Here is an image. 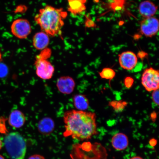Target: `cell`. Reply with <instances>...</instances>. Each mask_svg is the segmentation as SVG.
I'll use <instances>...</instances> for the list:
<instances>
[{
    "label": "cell",
    "mask_w": 159,
    "mask_h": 159,
    "mask_svg": "<svg viewBox=\"0 0 159 159\" xmlns=\"http://www.w3.org/2000/svg\"><path fill=\"white\" fill-rule=\"evenodd\" d=\"M28 159H45L44 157L38 154L34 155L30 157Z\"/></svg>",
    "instance_id": "22"
},
{
    "label": "cell",
    "mask_w": 159,
    "mask_h": 159,
    "mask_svg": "<svg viewBox=\"0 0 159 159\" xmlns=\"http://www.w3.org/2000/svg\"><path fill=\"white\" fill-rule=\"evenodd\" d=\"M119 61L122 68L126 70H132L136 66L138 58L134 52L127 51L119 55Z\"/></svg>",
    "instance_id": "8"
},
{
    "label": "cell",
    "mask_w": 159,
    "mask_h": 159,
    "mask_svg": "<svg viewBox=\"0 0 159 159\" xmlns=\"http://www.w3.org/2000/svg\"><path fill=\"white\" fill-rule=\"evenodd\" d=\"M68 11L73 15L80 14L85 9V0H67Z\"/></svg>",
    "instance_id": "15"
},
{
    "label": "cell",
    "mask_w": 159,
    "mask_h": 159,
    "mask_svg": "<svg viewBox=\"0 0 159 159\" xmlns=\"http://www.w3.org/2000/svg\"><path fill=\"white\" fill-rule=\"evenodd\" d=\"M57 86L60 92L63 94H69L74 90L75 83L70 77H62L57 80Z\"/></svg>",
    "instance_id": "9"
},
{
    "label": "cell",
    "mask_w": 159,
    "mask_h": 159,
    "mask_svg": "<svg viewBox=\"0 0 159 159\" xmlns=\"http://www.w3.org/2000/svg\"><path fill=\"white\" fill-rule=\"evenodd\" d=\"M67 13L61 8L47 5L39 10L35 20L42 31L49 35L55 36L61 33Z\"/></svg>",
    "instance_id": "2"
},
{
    "label": "cell",
    "mask_w": 159,
    "mask_h": 159,
    "mask_svg": "<svg viewBox=\"0 0 159 159\" xmlns=\"http://www.w3.org/2000/svg\"><path fill=\"white\" fill-rule=\"evenodd\" d=\"M1 57H2V55H1V52H0V60L1 59Z\"/></svg>",
    "instance_id": "26"
},
{
    "label": "cell",
    "mask_w": 159,
    "mask_h": 159,
    "mask_svg": "<svg viewBox=\"0 0 159 159\" xmlns=\"http://www.w3.org/2000/svg\"><path fill=\"white\" fill-rule=\"evenodd\" d=\"M139 14L144 18L154 17L158 10V7L149 0L141 2L139 6Z\"/></svg>",
    "instance_id": "10"
},
{
    "label": "cell",
    "mask_w": 159,
    "mask_h": 159,
    "mask_svg": "<svg viewBox=\"0 0 159 159\" xmlns=\"http://www.w3.org/2000/svg\"><path fill=\"white\" fill-rule=\"evenodd\" d=\"M142 83L148 92L159 89V71L152 67L145 70L142 75Z\"/></svg>",
    "instance_id": "5"
},
{
    "label": "cell",
    "mask_w": 159,
    "mask_h": 159,
    "mask_svg": "<svg viewBox=\"0 0 159 159\" xmlns=\"http://www.w3.org/2000/svg\"><path fill=\"white\" fill-rule=\"evenodd\" d=\"M49 41V35L44 32H39L34 36L33 44L35 49L39 50H43L48 45Z\"/></svg>",
    "instance_id": "12"
},
{
    "label": "cell",
    "mask_w": 159,
    "mask_h": 159,
    "mask_svg": "<svg viewBox=\"0 0 159 159\" xmlns=\"http://www.w3.org/2000/svg\"><path fill=\"white\" fill-rule=\"evenodd\" d=\"M113 148L117 151H123L128 148L129 141L128 136L122 133H119L114 135L111 139Z\"/></svg>",
    "instance_id": "11"
},
{
    "label": "cell",
    "mask_w": 159,
    "mask_h": 159,
    "mask_svg": "<svg viewBox=\"0 0 159 159\" xmlns=\"http://www.w3.org/2000/svg\"><path fill=\"white\" fill-rule=\"evenodd\" d=\"M7 152L11 159H23L26 152V144L23 137L17 132L8 134L4 139Z\"/></svg>",
    "instance_id": "3"
},
{
    "label": "cell",
    "mask_w": 159,
    "mask_h": 159,
    "mask_svg": "<svg viewBox=\"0 0 159 159\" xmlns=\"http://www.w3.org/2000/svg\"><path fill=\"white\" fill-rule=\"evenodd\" d=\"M8 72L7 67L5 65L0 64V77H5Z\"/></svg>",
    "instance_id": "19"
},
{
    "label": "cell",
    "mask_w": 159,
    "mask_h": 159,
    "mask_svg": "<svg viewBox=\"0 0 159 159\" xmlns=\"http://www.w3.org/2000/svg\"><path fill=\"white\" fill-rule=\"evenodd\" d=\"M0 159H5L3 157L0 155Z\"/></svg>",
    "instance_id": "25"
},
{
    "label": "cell",
    "mask_w": 159,
    "mask_h": 159,
    "mask_svg": "<svg viewBox=\"0 0 159 159\" xmlns=\"http://www.w3.org/2000/svg\"><path fill=\"white\" fill-rule=\"evenodd\" d=\"M159 27V21L157 18H146L140 22V32L145 37H152L158 33Z\"/></svg>",
    "instance_id": "7"
},
{
    "label": "cell",
    "mask_w": 159,
    "mask_h": 159,
    "mask_svg": "<svg viewBox=\"0 0 159 159\" xmlns=\"http://www.w3.org/2000/svg\"><path fill=\"white\" fill-rule=\"evenodd\" d=\"M125 84L127 87H130L132 86L133 83V80L130 77H127L125 81Z\"/></svg>",
    "instance_id": "21"
},
{
    "label": "cell",
    "mask_w": 159,
    "mask_h": 159,
    "mask_svg": "<svg viewBox=\"0 0 159 159\" xmlns=\"http://www.w3.org/2000/svg\"><path fill=\"white\" fill-rule=\"evenodd\" d=\"M51 54L50 50L46 48L36 57V73L40 78L45 80L51 79L55 71L54 67L48 59Z\"/></svg>",
    "instance_id": "4"
},
{
    "label": "cell",
    "mask_w": 159,
    "mask_h": 159,
    "mask_svg": "<svg viewBox=\"0 0 159 159\" xmlns=\"http://www.w3.org/2000/svg\"><path fill=\"white\" fill-rule=\"evenodd\" d=\"M101 78L112 80L115 76L116 73L114 70L110 68H105L99 73Z\"/></svg>",
    "instance_id": "17"
},
{
    "label": "cell",
    "mask_w": 159,
    "mask_h": 159,
    "mask_svg": "<svg viewBox=\"0 0 159 159\" xmlns=\"http://www.w3.org/2000/svg\"><path fill=\"white\" fill-rule=\"evenodd\" d=\"M2 146V143L1 138H0V150L1 149Z\"/></svg>",
    "instance_id": "24"
},
{
    "label": "cell",
    "mask_w": 159,
    "mask_h": 159,
    "mask_svg": "<svg viewBox=\"0 0 159 159\" xmlns=\"http://www.w3.org/2000/svg\"><path fill=\"white\" fill-rule=\"evenodd\" d=\"M39 132L44 135L50 134L54 130V122L51 118H45L39 121L38 125Z\"/></svg>",
    "instance_id": "14"
},
{
    "label": "cell",
    "mask_w": 159,
    "mask_h": 159,
    "mask_svg": "<svg viewBox=\"0 0 159 159\" xmlns=\"http://www.w3.org/2000/svg\"><path fill=\"white\" fill-rule=\"evenodd\" d=\"M127 103L125 101H112L109 103V105L112 107L116 112H121L127 106Z\"/></svg>",
    "instance_id": "18"
},
{
    "label": "cell",
    "mask_w": 159,
    "mask_h": 159,
    "mask_svg": "<svg viewBox=\"0 0 159 159\" xmlns=\"http://www.w3.org/2000/svg\"><path fill=\"white\" fill-rule=\"evenodd\" d=\"M25 121V115L19 110L13 111L9 115L8 120L9 124L13 128H21L24 125Z\"/></svg>",
    "instance_id": "13"
},
{
    "label": "cell",
    "mask_w": 159,
    "mask_h": 159,
    "mask_svg": "<svg viewBox=\"0 0 159 159\" xmlns=\"http://www.w3.org/2000/svg\"><path fill=\"white\" fill-rule=\"evenodd\" d=\"M129 159H144L142 157L137 156H135L134 157H132L130 158Z\"/></svg>",
    "instance_id": "23"
},
{
    "label": "cell",
    "mask_w": 159,
    "mask_h": 159,
    "mask_svg": "<svg viewBox=\"0 0 159 159\" xmlns=\"http://www.w3.org/2000/svg\"><path fill=\"white\" fill-rule=\"evenodd\" d=\"M63 136L79 140H89L97 134L96 115L94 113L73 110L63 115Z\"/></svg>",
    "instance_id": "1"
},
{
    "label": "cell",
    "mask_w": 159,
    "mask_h": 159,
    "mask_svg": "<svg viewBox=\"0 0 159 159\" xmlns=\"http://www.w3.org/2000/svg\"><path fill=\"white\" fill-rule=\"evenodd\" d=\"M11 31L12 34L17 38L25 39L31 33V25L26 19H17L12 23Z\"/></svg>",
    "instance_id": "6"
},
{
    "label": "cell",
    "mask_w": 159,
    "mask_h": 159,
    "mask_svg": "<svg viewBox=\"0 0 159 159\" xmlns=\"http://www.w3.org/2000/svg\"><path fill=\"white\" fill-rule=\"evenodd\" d=\"M73 101L75 108L79 111H84L89 108V100L84 95H75L73 97Z\"/></svg>",
    "instance_id": "16"
},
{
    "label": "cell",
    "mask_w": 159,
    "mask_h": 159,
    "mask_svg": "<svg viewBox=\"0 0 159 159\" xmlns=\"http://www.w3.org/2000/svg\"><path fill=\"white\" fill-rule=\"evenodd\" d=\"M152 97L153 101L155 104L159 105V90L158 89L153 91Z\"/></svg>",
    "instance_id": "20"
}]
</instances>
